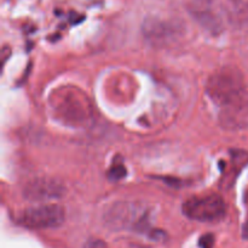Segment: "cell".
Here are the masks:
<instances>
[{"label": "cell", "instance_id": "cell-4", "mask_svg": "<svg viewBox=\"0 0 248 248\" xmlns=\"http://www.w3.org/2000/svg\"><path fill=\"white\" fill-rule=\"evenodd\" d=\"M65 220V211L61 204L55 202L36 203L28 207L21 213L18 223L28 229L45 230L62 225Z\"/></svg>", "mask_w": 248, "mask_h": 248}, {"label": "cell", "instance_id": "cell-6", "mask_svg": "<svg viewBox=\"0 0 248 248\" xmlns=\"http://www.w3.org/2000/svg\"><path fill=\"white\" fill-rule=\"evenodd\" d=\"M218 123L220 128L228 131L248 128V90L222 106L218 114Z\"/></svg>", "mask_w": 248, "mask_h": 248}, {"label": "cell", "instance_id": "cell-3", "mask_svg": "<svg viewBox=\"0 0 248 248\" xmlns=\"http://www.w3.org/2000/svg\"><path fill=\"white\" fill-rule=\"evenodd\" d=\"M142 33L152 46L166 48L184 35V26L177 19L152 16L143 22Z\"/></svg>", "mask_w": 248, "mask_h": 248}, {"label": "cell", "instance_id": "cell-10", "mask_svg": "<svg viewBox=\"0 0 248 248\" xmlns=\"http://www.w3.org/2000/svg\"><path fill=\"white\" fill-rule=\"evenodd\" d=\"M213 245H215V237L211 233H207L200 238L201 248H213Z\"/></svg>", "mask_w": 248, "mask_h": 248}, {"label": "cell", "instance_id": "cell-11", "mask_svg": "<svg viewBox=\"0 0 248 248\" xmlns=\"http://www.w3.org/2000/svg\"><path fill=\"white\" fill-rule=\"evenodd\" d=\"M215 0H193V2H198V4H206V5H212Z\"/></svg>", "mask_w": 248, "mask_h": 248}, {"label": "cell", "instance_id": "cell-5", "mask_svg": "<svg viewBox=\"0 0 248 248\" xmlns=\"http://www.w3.org/2000/svg\"><path fill=\"white\" fill-rule=\"evenodd\" d=\"M184 215L189 219L201 223L218 221L225 215L227 206L219 195L211 194L205 196H196L186 199L183 204Z\"/></svg>", "mask_w": 248, "mask_h": 248}, {"label": "cell", "instance_id": "cell-2", "mask_svg": "<svg viewBox=\"0 0 248 248\" xmlns=\"http://www.w3.org/2000/svg\"><path fill=\"white\" fill-rule=\"evenodd\" d=\"M103 223L107 228L114 231L128 229L144 231L148 226L147 212L142 204L136 202H114L104 212Z\"/></svg>", "mask_w": 248, "mask_h": 248}, {"label": "cell", "instance_id": "cell-12", "mask_svg": "<svg viewBox=\"0 0 248 248\" xmlns=\"http://www.w3.org/2000/svg\"><path fill=\"white\" fill-rule=\"evenodd\" d=\"M244 237L248 238V220L246 221V224H245L244 226Z\"/></svg>", "mask_w": 248, "mask_h": 248}, {"label": "cell", "instance_id": "cell-7", "mask_svg": "<svg viewBox=\"0 0 248 248\" xmlns=\"http://www.w3.org/2000/svg\"><path fill=\"white\" fill-rule=\"evenodd\" d=\"M24 198L33 203L55 201L65 195V187L60 180L48 177L31 179L22 189Z\"/></svg>", "mask_w": 248, "mask_h": 248}, {"label": "cell", "instance_id": "cell-8", "mask_svg": "<svg viewBox=\"0 0 248 248\" xmlns=\"http://www.w3.org/2000/svg\"><path fill=\"white\" fill-rule=\"evenodd\" d=\"M188 10L193 18L210 33L218 34L223 31L222 18L215 10H212L211 5L191 2Z\"/></svg>", "mask_w": 248, "mask_h": 248}, {"label": "cell", "instance_id": "cell-1", "mask_svg": "<svg viewBox=\"0 0 248 248\" xmlns=\"http://www.w3.org/2000/svg\"><path fill=\"white\" fill-rule=\"evenodd\" d=\"M245 78L234 66H224L215 71L206 83V94L218 106H224L245 91Z\"/></svg>", "mask_w": 248, "mask_h": 248}, {"label": "cell", "instance_id": "cell-9", "mask_svg": "<svg viewBox=\"0 0 248 248\" xmlns=\"http://www.w3.org/2000/svg\"><path fill=\"white\" fill-rule=\"evenodd\" d=\"M109 177L111 180H120L123 179L126 175V169L121 163H118V164H114L111 167V169L109 170Z\"/></svg>", "mask_w": 248, "mask_h": 248}]
</instances>
